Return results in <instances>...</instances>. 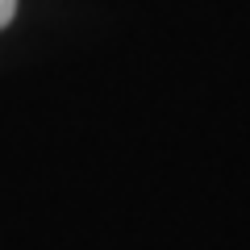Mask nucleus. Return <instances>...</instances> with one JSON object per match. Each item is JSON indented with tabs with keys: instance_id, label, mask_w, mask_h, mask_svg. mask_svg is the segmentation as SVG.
<instances>
[{
	"instance_id": "obj_1",
	"label": "nucleus",
	"mask_w": 250,
	"mask_h": 250,
	"mask_svg": "<svg viewBox=\"0 0 250 250\" xmlns=\"http://www.w3.org/2000/svg\"><path fill=\"white\" fill-rule=\"evenodd\" d=\"M13 13H17V0H0V29L13 21Z\"/></svg>"
}]
</instances>
